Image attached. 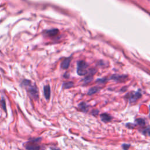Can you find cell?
Here are the masks:
<instances>
[{
  "instance_id": "2e32d148",
  "label": "cell",
  "mask_w": 150,
  "mask_h": 150,
  "mask_svg": "<svg viewBox=\"0 0 150 150\" xmlns=\"http://www.w3.org/2000/svg\"><path fill=\"white\" fill-rule=\"evenodd\" d=\"M142 133H143L144 135H150V127H148L147 128L144 130L142 131Z\"/></svg>"
},
{
  "instance_id": "277c9868",
  "label": "cell",
  "mask_w": 150,
  "mask_h": 150,
  "mask_svg": "<svg viewBox=\"0 0 150 150\" xmlns=\"http://www.w3.org/2000/svg\"><path fill=\"white\" fill-rule=\"evenodd\" d=\"M127 77V76L126 75H114L111 76V79L113 80H115L117 81H122Z\"/></svg>"
},
{
  "instance_id": "d6986e66",
  "label": "cell",
  "mask_w": 150,
  "mask_h": 150,
  "mask_svg": "<svg viewBox=\"0 0 150 150\" xmlns=\"http://www.w3.org/2000/svg\"><path fill=\"white\" fill-rule=\"evenodd\" d=\"M123 147V148L124 150H128V148H129V147H130V146L128 144H123L122 146Z\"/></svg>"
},
{
  "instance_id": "3957f363",
  "label": "cell",
  "mask_w": 150,
  "mask_h": 150,
  "mask_svg": "<svg viewBox=\"0 0 150 150\" xmlns=\"http://www.w3.org/2000/svg\"><path fill=\"white\" fill-rule=\"evenodd\" d=\"M141 97V94L140 92H133L130 94L129 99L131 102H134Z\"/></svg>"
},
{
  "instance_id": "9a60e30c",
  "label": "cell",
  "mask_w": 150,
  "mask_h": 150,
  "mask_svg": "<svg viewBox=\"0 0 150 150\" xmlns=\"http://www.w3.org/2000/svg\"><path fill=\"white\" fill-rule=\"evenodd\" d=\"M73 86L74 83L73 82H72V81H68V82L65 83L63 84V86H64V87L65 88H70L71 87H73Z\"/></svg>"
},
{
  "instance_id": "5b68a950",
  "label": "cell",
  "mask_w": 150,
  "mask_h": 150,
  "mask_svg": "<svg viewBox=\"0 0 150 150\" xmlns=\"http://www.w3.org/2000/svg\"><path fill=\"white\" fill-rule=\"evenodd\" d=\"M59 34V30L57 29H50V30L46 31L45 34L50 37H54V36H56Z\"/></svg>"
},
{
  "instance_id": "9c48e42d",
  "label": "cell",
  "mask_w": 150,
  "mask_h": 150,
  "mask_svg": "<svg viewBox=\"0 0 150 150\" xmlns=\"http://www.w3.org/2000/svg\"><path fill=\"white\" fill-rule=\"evenodd\" d=\"M88 67V65L85 61H79L77 62V69H86Z\"/></svg>"
},
{
  "instance_id": "8fae6325",
  "label": "cell",
  "mask_w": 150,
  "mask_h": 150,
  "mask_svg": "<svg viewBox=\"0 0 150 150\" xmlns=\"http://www.w3.org/2000/svg\"><path fill=\"white\" fill-rule=\"evenodd\" d=\"M93 76H91L89 75L88 76H86L85 79H83V83L85 84H87L88 83L91 82V81L93 80Z\"/></svg>"
},
{
  "instance_id": "5bb4252c",
  "label": "cell",
  "mask_w": 150,
  "mask_h": 150,
  "mask_svg": "<svg viewBox=\"0 0 150 150\" xmlns=\"http://www.w3.org/2000/svg\"><path fill=\"white\" fill-rule=\"evenodd\" d=\"M135 122L137 123L138 125L141 126H144L146 125V121L142 119H138L135 120Z\"/></svg>"
},
{
  "instance_id": "ffe728a7",
  "label": "cell",
  "mask_w": 150,
  "mask_h": 150,
  "mask_svg": "<svg viewBox=\"0 0 150 150\" xmlns=\"http://www.w3.org/2000/svg\"><path fill=\"white\" fill-rule=\"evenodd\" d=\"M52 150H61L58 148H51Z\"/></svg>"
},
{
  "instance_id": "ac0fdd59",
  "label": "cell",
  "mask_w": 150,
  "mask_h": 150,
  "mask_svg": "<svg viewBox=\"0 0 150 150\" xmlns=\"http://www.w3.org/2000/svg\"><path fill=\"white\" fill-rule=\"evenodd\" d=\"M97 72V70L96 69H92L89 70V72H88V73H89L90 75L91 76H93Z\"/></svg>"
},
{
  "instance_id": "52a82bcc",
  "label": "cell",
  "mask_w": 150,
  "mask_h": 150,
  "mask_svg": "<svg viewBox=\"0 0 150 150\" xmlns=\"http://www.w3.org/2000/svg\"><path fill=\"white\" fill-rule=\"evenodd\" d=\"M43 92H44V96L45 97L46 100H49L50 96V88L49 85H47L44 87L43 88Z\"/></svg>"
},
{
  "instance_id": "7a4b0ae2",
  "label": "cell",
  "mask_w": 150,
  "mask_h": 150,
  "mask_svg": "<svg viewBox=\"0 0 150 150\" xmlns=\"http://www.w3.org/2000/svg\"><path fill=\"white\" fill-rule=\"evenodd\" d=\"M41 138L35 139L27 142L25 144V148L27 150H41V146L37 144V142L41 141Z\"/></svg>"
},
{
  "instance_id": "30bf717a",
  "label": "cell",
  "mask_w": 150,
  "mask_h": 150,
  "mask_svg": "<svg viewBox=\"0 0 150 150\" xmlns=\"http://www.w3.org/2000/svg\"><path fill=\"white\" fill-rule=\"evenodd\" d=\"M79 108H80L82 112H86L88 110V106H87V104H86V103L82 102L79 104Z\"/></svg>"
},
{
  "instance_id": "7c38bea8",
  "label": "cell",
  "mask_w": 150,
  "mask_h": 150,
  "mask_svg": "<svg viewBox=\"0 0 150 150\" xmlns=\"http://www.w3.org/2000/svg\"><path fill=\"white\" fill-rule=\"evenodd\" d=\"M77 73L79 76H85L88 73V71L86 69H77Z\"/></svg>"
},
{
  "instance_id": "8992f818",
  "label": "cell",
  "mask_w": 150,
  "mask_h": 150,
  "mask_svg": "<svg viewBox=\"0 0 150 150\" xmlns=\"http://www.w3.org/2000/svg\"><path fill=\"white\" fill-rule=\"evenodd\" d=\"M70 63V58L65 59L61 63V68L63 69H67L69 67Z\"/></svg>"
},
{
  "instance_id": "ba28073f",
  "label": "cell",
  "mask_w": 150,
  "mask_h": 150,
  "mask_svg": "<svg viewBox=\"0 0 150 150\" xmlns=\"http://www.w3.org/2000/svg\"><path fill=\"white\" fill-rule=\"evenodd\" d=\"M100 118H101V120H102L103 122L104 123H107L109 122L112 120V117L108 114H106V113H104L100 115Z\"/></svg>"
},
{
  "instance_id": "e0dca14e",
  "label": "cell",
  "mask_w": 150,
  "mask_h": 150,
  "mask_svg": "<svg viewBox=\"0 0 150 150\" xmlns=\"http://www.w3.org/2000/svg\"><path fill=\"white\" fill-rule=\"evenodd\" d=\"M107 80V79L106 78H103V79H98L97 80V82H99L100 83H105L106 81Z\"/></svg>"
},
{
  "instance_id": "6da1fadb",
  "label": "cell",
  "mask_w": 150,
  "mask_h": 150,
  "mask_svg": "<svg viewBox=\"0 0 150 150\" xmlns=\"http://www.w3.org/2000/svg\"><path fill=\"white\" fill-rule=\"evenodd\" d=\"M22 85L25 87H28V93L34 99H38L39 96L38 90L36 87L31 86V81L28 80H25L22 82Z\"/></svg>"
},
{
  "instance_id": "4fadbf2b",
  "label": "cell",
  "mask_w": 150,
  "mask_h": 150,
  "mask_svg": "<svg viewBox=\"0 0 150 150\" xmlns=\"http://www.w3.org/2000/svg\"><path fill=\"white\" fill-rule=\"evenodd\" d=\"M98 90H99V88H98L97 87H92V88H91L90 89L88 90L87 94H88V95H92V94H95L96 93H97V92H98Z\"/></svg>"
}]
</instances>
